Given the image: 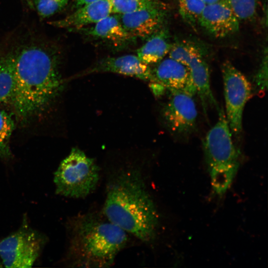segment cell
Here are the masks:
<instances>
[{
	"label": "cell",
	"mask_w": 268,
	"mask_h": 268,
	"mask_svg": "<svg viewBox=\"0 0 268 268\" xmlns=\"http://www.w3.org/2000/svg\"><path fill=\"white\" fill-rule=\"evenodd\" d=\"M13 82L9 100L17 118L26 123L43 114L62 92L64 81L54 49L30 42L10 51Z\"/></svg>",
	"instance_id": "6da1fadb"
},
{
	"label": "cell",
	"mask_w": 268,
	"mask_h": 268,
	"mask_svg": "<svg viewBox=\"0 0 268 268\" xmlns=\"http://www.w3.org/2000/svg\"><path fill=\"white\" fill-rule=\"evenodd\" d=\"M145 171L131 163L110 169L102 211L113 223L145 244L156 241L160 216Z\"/></svg>",
	"instance_id": "7a4b0ae2"
},
{
	"label": "cell",
	"mask_w": 268,
	"mask_h": 268,
	"mask_svg": "<svg viewBox=\"0 0 268 268\" xmlns=\"http://www.w3.org/2000/svg\"><path fill=\"white\" fill-rule=\"evenodd\" d=\"M69 266L108 268L128 242V233L101 211L87 212L70 218L67 225Z\"/></svg>",
	"instance_id": "3957f363"
},
{
	"label": "cell",
	"mask_w": 268,
	"mask_h": 268,
	"mask_svg": "<svg viewBox=\"0 0 268 268\" xmlns=\"http://www.w3.org/2000/svg\"><path fill=\"white\" fill-rule=\"evenodd\" d=\"M226 116L220 110L216 123L203 140L204 157L213 192L223 195L229 188L239 167V152Z\"/></svg>",
	"instance_id": "277c9868"
},
{
	"label": "cell",
	"mask_w": 268,
	"mask_h": 268,
	"mask_svg": "<svg viewBox=\"0 0 268 268\" xmlns=\"http://www.w3.org/2000/svg\"><path fill=\"white\" fill-rule=\"evenodd\" d=\"M99 180L100 169L94 160L77 148L62 161L54 178L57 194L75 199L93 193Z\"/></svg>",
	"instance_id": "5b68a950"
},
{
	"label": "cell",
	"mask_w": 268,
	"mask_h": 268,
	"mask_svg": "<svg viewBox=\"0 0 268 268\" xmlns=\"http://www.w3.org/2000/svg\"><path fill=\"white\" fill-rule=\"evenodd\" d=\"M46 243L42 234L25 223L0 241V258L6 268H30Z\"/></svg>",
	"instance_id": "8992f818"
},
{
	"label": "cell",
	"mask_w": 268,
	"mask_h": 268,
	"mask_svg": "<svg viewBox=\"0 0 268 268\" xmlns=\"http://www.w3.org/2000/svg\"><path fill=\"white\" fill-rule=\"evenodd\" d=\"M225 102L226 118L235 136L242 131L243 114L252 96V86L246 77L229 61L221 66Z\"/></svg>",
	"instance_id": "52a82bcc"
},
{
	"label": "cell",
	"mask_w": 268,
	"mask_h": 268,
	"mask_svg": "<svg viewBox=\"0 0 268 268\" xmlns=\"http://www.w3.org/2000/svg\"><path fill=\"white\" fill-rule=\"evenodd\" d=\"M169 91L168 99L162 111L163 120L173 135L187 138L197 126L198 112L193 95L180 90Z\"/></svg>",
	"instance_id": "ba28073f"
},
{
	"label": "cell",
	"mask_w": 268,
	"mask_h": 268,
	"mask_svg": "<svg viewBox=\"0 0 268 268\" xmlns=\"http://www.w3.org/2000/svg\"><path fill=\"white\" fill-rule=\"evenodd\" d=\"M153 65V67H151L152 84L168 90H180L193 96L197 93L189 69L183 64L168 57Z\"/></svg>",
	"instance_id": "9c48e42d"
},
{
	"label": "cell",
	"mask_w": 268,
	"mask_h": 268,
	"mask_svg": "<svg viewBox=\"0 0 268 268\" xmlns=\"http://www.w3.org/2000/svg\"><path fill=\"white\" fill-rule=\"evenodd\" d=\"M119 15L129 34L135 39L145 40L165 26L167 10L162 4Z\"/></svg>",
	"instance_id": "30bf717a"
},
{
	"label": "cell",
	"mask_w": 268,
	"mask_h": 268,
	"mask_svg": "<svg viewBox=\"0 0 268 268\" xmlns=\"http://www.w3.org/2000/svg\"><path fill=\"white\" fill-rule=\"evenodd\" d=\"M240 20L226 0L206 4L199 20L208 33L216 38H224L237 32Z\"/></svg>",
	"instance_id": "8fae6325"
},
{
	"label": "cell",
	"mask_w": 268,
	"mask_h": 268,
	"mask_svg": "<svg viewBox=\"0 0 268 268\" xmlns=\"http://www.w3.org/2000/svg\"><path fill=\"white\" fill-rule=\"evenodd\" d=\"M103 72L119 73L153 82L151 67L143 63L137 56L133 55L103 58L83 73Z\"/></svg>",
	"instance_id": "7c38bea8"
},
{
	"label": "cell",
	"mask_w": 268,
	"mask_h": 268,
	"mask_svg": "<svg viewBox=\"0 0 268 268\" xmlns=\"http://www.w3.org/2000/svg\"><path fill=\"white\" fill-rule=\"evenodd\" d=\"M77 31L94 40L104 41L117 49L129 46L135 40L124 28L119 14L115 13L109 15L90 27H82Z\"/></svg>",
	"instance_id": "4fadbf2b"
},
{
	"label": "cell",
	"mask_w": 268,
	"mask_h": 268,
	"mask_svg": "<svg viewBox=\"0 0 268 268\" xmlns=\"http://www.w3.org/2000/svg\"><path fill=\"white\" fill-rule=\"evenodd\" d=\"M112 13L110 0H99L75 9L65 18L49 22L59 28L77 30L94 24Z\"/></svg>",
	"instance_id": "5bb4252c"
},
{
	"label": "cell",
	"mask_w": 268,
	"mask_h": 268,
	"mask_svg": "<svg viewBox=\"0 0 268 268\" xmlns=\"http://www.w3.org/2000/svg\"><path fill=\"white\" fill-rule=\"evenodd\" d=\"M136 52L137 57L150 66L159 62L168 54L172 47L168 29L164 26L152 34Z\"/></svg>",
	"instance_id": "9a60e30c"
},
{
	"label": "cell",
	"mask_w": 268,
	"mask_h": 268,
	"mask_svg": "<svg viewBox=\"0 0 268 268\" xmlns=\"http://www.w3.org/2000/svg\"><path fill=\"white\" fill-rule=\"evenodd\" d=\"M13 82V60L9 52L0 56V103L9 101Z\"/></svg>",
	"instance_id": "2e32d148"
},
{
	"label": "cell",
	"mask_w": 268,
	"mask_h": 268,
	"mask_svg": "<svg viewBox=\"0 0 268 268\" xmlns=\"http://www.w3.org/2000/svg\"><path fill=\"white\" fill-rule=\"evenodd\" d=\"M15 127L11 115L0 109V158L10 159L12 153L10 147V140Z\"/></svg>",
	"instance_id": "e0dca14e"
},
{
	"label": "cell",
	"mask_w": 268,
	"mask_h": 268,
	"mask_svg": "<svg viewBox=\"0 0 268 268\" xmlns=\"http://www.w3.org/2000/svg\"><path fill=\"white\" fill-rule=\"evenodd\" d=\"M179 11L184 20L191 26L199 23L206 5L202 0H178Z\"/></svg>",
	"instance_id": "ac0fdd59"
},
{
	"label": "cell",
	"mask_w": 268,
	"mask_h": 268,
	"mask_svg": "<svg viewBox=\"0 0 268 268\" xmlns=\"http://www.w3.org/2000/svg\"><path fill=\"white\" fill-rule=\"evenodd\" d=\"M112 13L123 14L163 4L159 0H110Z\"/></svg>",
	"instance_id": "d6986e66"
},
{
	"label": "cell",
	"mask_w": 268,
	"mask_h": 268,
	"mask_svg": "<svg viewBox=\"0 0 268 268\" xmlns=\"http://www.w3.org/2000/svg\"><path fill=\"white\" fill-rule=\"evenodd\" d=\"M201 53L202 52L199 48L193 43L180 41L172 43L168 55L169 57L185 66L190 59Z\"/></svg>",
	"instance_id": "ffe728a7"
},
{
	"label": "cell",
	"mask_w": 268,
	"mask_h": 268,
	"mask_svg": "<svg viewBox=\"0 0 268 268\" xmlns=\"http://www.w3.org/2000/svg\"><path fill=\"white\" fill-rule=\"evenodd\" d=\"M240 21L254 18L257 11L258 0H226Z\"/></svg>",
	"instance_id": "44dd1931"
},
{
	"label": "cell",
	"mask_w": 268,
	"mask_h": 268,
	"mask_svg": "<svg viewBox=\"0 0 268 268\" xmlns=\"http://www.w3.org/2000/svg\"><path fill=\"white\" fill-rule=\"evenodd\" d=\"M34 9L42 18L51 16L62 10L68 0H32Z\"/></svg>",
	"instance_id": "7402d4cb"
},
{
	"label": "cell",
	"mask_w": 268,
	"mask_h": 268,
	"mask_svg": "<svg viewBox=\"0 0 268 268\" xmlns=\"http://www.w3.org/2000/svg\"><path fill=\"white\" fill-rule=\"evenodd\" d=\"M268 77V55L267 50L263 57L260 68L255 76V82L258 88L261 91H264L267 87Z\"/></svg>",
	"instance_id": "603a6c76"
},
{
	"label": "cell",
	"mask_w": 268,
	"mask_h": 268,
	"mask_svg": "<svg viewBox=\"0 0 268 268\" xmlns=\"http://www.w3.org/2000/svg\"><path fill=\"white\" fill-rule=\"evenodd\" d=\"M99 0H74L73 2V8L76 9L83 5L94 2Z\"/></svg>",
	"instance_id": "cb8c5ba5"
},
{
	"label": "cell",
	"mask_w": 268,
	"mask_h": 268,
	"mask_svg": "<svg viewBox=\"0 0 268 268\" xmlns=\"http://www.w3.org/2000/svg\"><path fill=\"white\" fill-rule=\"evenodd\" d=\"M22 0L24 2H25L30 8L32 9H34V5L33 4L32 0Z\"/></svg>",
	"instance_id": "d4e9b609"
},
{
	"label": "cell",
	"mask_w": 268,
	"mask_h": 268,
	"mask_svg": "<svg viewBox=\"0 0 268 268\" xmlns=\"http://www.w3.org/2000/svg\"><path fill=\"white\" fill-rule=\"evenodd\" d=\"M206 4H209L217 1L219 0H202Z\"/></svg>",
	"instance_id": "484cf974"
},
{
	"label": "cell",
	"mask_w": 268,
	"mask_h": 268,
	"mask_svg": "<svg viewBox=\"0 0 268 268\" xmlns=\"http://www.w3.org/2000/svg\"><path fill=\"white\" fill-rule=\"evenodd\" d=\"M2 267V265H1V263H0V268Z\"/></svg>",
	"instance_id": "4316f807"
}]
</instances>
